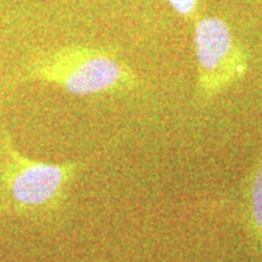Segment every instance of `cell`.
Masks as SVG:
<instances>
[{
    "label": "cell",
    "instance_id": "1",
    "mask_svg": "<svg viewBox=\"0 0 262 262\" xmlns=\"http://www.w3.org/2000/svg\"><path fill=\"white\" fill-rule=\"evenodd\" d=\"M19 80L54 84L75 96L127 95L141 88L139 75L115 51L82 44L39 54Z\"/></svg>",
    "mask_w": 262,
    "mask_h": 262
},
{
    "label": "cell",
    "instance_id": "2",
    "mask_svg": "<svg viewBox=\"0 0 262 262\" xmlns=\"http://www.w3.org/2000/svg\"><path fill=\"white\" fill-rule=\"evenodd\" d=\"M83 162L60 163L31 159L0 131V210L25 217L56 213L84 169Z\"/></svg>",
    "mask_w": 262,
    "mask_h": 262
},
{
    "label": "cell",
    "instance_id": "3",
    "mask_svg": "<svg viewBox=\"0 0 262 262\" xmlns=\"http://www.w3.org/2000/svg\"><path fill=\"white\" fill-rule=\"evenodd\" d=\"M196 60L195 99L207 105L241 82L249 70V57L230 25L217 16H201L194 24Z\"/></svg>",
    "mask_w": 262,
    "mask_h": 262
},
{
    "label": "cell",
    "instance_id": "4",
    "mask_svg": "<svg viewBox=\"0 0 262 262\" xmlns=\"http://www.w3.org/2000/svg\"><path fill=\"white\" fill-rule=\"evenodd\" d=\"M242 217L246 232L262 255V153L245 179Z\"/></svg>",
    "mask_w": 262,
    "mask_h": 262
},
{
    "label": "cell",
    "instance_id": "5",
    "mask_svg": "<svg viewBox=\"0 0 262 262\" xmlns=\"http://www.w3.org/2000/svg\"><path fill=\"white\" fill-rule=\"evenodd\" d=\"M179 16L185 19H196L200 0H165Z\"/></svg>",
    "mask_w": 262,
    "mask_h": 262
}]
</instances>
